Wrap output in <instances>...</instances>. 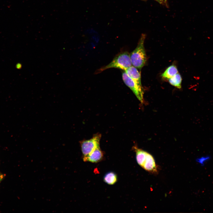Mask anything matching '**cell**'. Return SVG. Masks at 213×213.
I'll use <instances>...</instances> for the list:
<instances>
[{"mask_svg":"<svg viewBox=\"0 0 213 213\" xmlns=\"http://www.w3.org/2000/svg\"><path fill=\"white\" fill-rule=\"evenodd\" d=\"M104 182L108 184L113 185L117 181V175L114 172H109L104 175Z\"/></svg>","mask_w":213,"mask_h":213,"instance_id":"8fae6325","label":"cell"},{"mask_svg":"<svg viewBox=\"0 0 213 213\" xmlns=\"http://www.w3.org/2000/svg\"><path fill=\"white\" fill-rule=\"evenodd\" d=\"M103 156V152L99 146L89 154L83 156V160L85 162L97 163L101 161Z\"/></svg>","mask_w":213,"mask_h":213,"instance_id":"5b68a950","label":"cell"},{"mask_svg":"<svg viewBox=\"0 0 213 213\" xmlns=\"http://www.w3.org/2000/svg\"><path fill=\"white\" fill-rule=\"evenodd\" d=\"M124 71L130 78L138 85L142 86L141 73L136 68L131 66Z\"/></svg>","mask_w":213,"mask_h":213,"instance_id":"52a82bcc","label":"cell"},{"mask_svg":"<svg viewBox=\"0 0 213 213\" xmlns=\"http://www.w3.org/2000/svg\"><path fill=\"white\" fill-rule=\"evenodd\" d=\"M131 66L130 54L127 51H123L117 54L109 64L98 69L95 73H100L106 69L113 68L125 70Z\"/></svg>","mask_w":213,"mask_h":213,"instance_id":"6da1fadb","label":"cell"},{"mask_svg":"<svg viewBox=\"0 0 213 213\" xmlns=\"http://www.w3.org/2000/svg\"><path fill=\"white\" fill-rule=\"evenodd\" d=\"M145 38V35L142 34L136 48L130 54L132 64L139 70L144 66L146 62V56L144 45Z\"/></svg>","mask_w":213,"mask_h":213,"instance_id":"7a4b0ae2","label":"cell"},{"mask_svg":"<svg viewBox=\"0 0 213 213\" xmlns=\"http://www.w3.org/2000/svg\"><path fill=\"white\" fill-rule=\"evenodd\" d=\"M101 135L97 134L91 139L82 141L80 142V146L83 156L91 152L97 146H99Z\"/></svg>","mask_w":213,"mask_h":213,"instance_id":"277c9868","label":"cell"},{"mask_svg":"<svg viewBox=\"0 0 213 213\" xmlns=\"http://www.w3.org/2000/svg\"><path fill=\"white\" fill-rule=\"evenodd\" d=\"M134 149L136 153V159L138 164L142 167L143 166L148 152L135 146Z\"/></svg>","mask_w":213,"mask_h":213,"instance_id":"ba28073f","label":"cell"},{"mask_svg":"<svg viewBox=\"0 0 213 213\" xmlns=\"http://www.w3.org/2000/svg\"><path fill=\"white\" fill-rule=\"evenodd\" d=\"M156 1H157L159 2L160 3H162L163 2V0H155Z\"/></svg>","mask_w":213,"mask_h":213,"instance_id":"4fadbf2b","label":"cell"},{"mask_svg":"<svg viewBox=\"0 0 213 213\" xmlns=\"http://www.w3.org/2000/svg\"><path fill=\"white\" fill-rule=\"evenodd\" d=\"M4 177V175L0 174V182H1L2 179H3Z\"/></svg>","mask_w":213,"mask_h":213,"instance_id":"7c38bea8","label":"cell"},{"mask_svg":"<svg viewBox=\"0 0 213 213\" xmlns=\"http://www.w3.org/2000/svg\"><path fill=\"white\" fill-rule=\"evenodd\" d=\"M178 72L176 66L172 65L169 67L162 74V77L164 78L169 79L175 75Z\"/></svg>","mask_w":213,"mask_h":213,"instance_id":"9c48e42d","label":"cell"},{"mask_svg":"<svg viewBox=\"0 0 213 213\" xmlns=\"http://www.w3.org/2000/svg\"><path fill=\"white\" fill-rule=\"evenodd\" d=\"M122 80L125 85L133 91L138 100L142 103L144 102V92L142 86L138 85L130 78L125 72L122 73Z\"/></svg>","mask_w":213,"mask_h":213,"instance_id":"3957f363","label":"cell"},{"mask_svg":"<svg viewBox=\"0 0 213 213\" xmlns=\"http://www.w3.org/2000/svg\"><path fill=\"white\" fill-rule=\"evenodd\" d=\"M182 81V77L178 73L168 79L169 82L171 85L179 89L181 87Z\"/></svg>","mask_w":213,"mask_h":213,"instance_id":"30bf717a","label":"cell"},{"mask_svg":"<svg viewBox=\"0 0 213 213\" xmlns=\"http://www.w3.org/2000/svg\"><path fill=\"white\" fill-rule=\"evenodd\" d=\"M142 167L145 170L152 173L156 174L158 172V168L153 157L148 152Z\"/></svg>","mask_w":213,"mask_h":213,"instance_id":"8992f818","label":"cell"}]
</instances>
